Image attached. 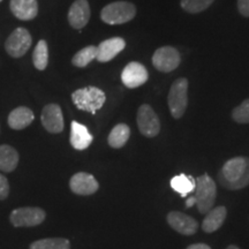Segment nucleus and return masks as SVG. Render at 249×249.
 Listing matches in <instances>:
<instances>
[{"mask_svg": "<svg viewBox=\"0 0 249 249\" xmlns=\"http://www.w3.org/2000/svg\"><path fill=\"white\" fill-rule=\"evenodd\" d=\"M218 181L229 191H239L249 185V157H233L218 173Z\"/></svg>", "mask_w": 249, "mask_h": 249, "instance_id": "obj_1", "label": "nucleus"}, {"mask_svg": "<svg viewBox=\"0 0 249 249\" xmlns=\"http://www.w3.org/2000/svg\"><path fill=\"white\" fill-rule=\"evenodd\" d=\"M71 101L79 110L96 114V112L101 110L105 104L107 96L97 87H86L71 93Z\"/></svg>", "mask_w": 249, "mask_h": 249, "instance_id": "obj_2", "label": "nucleus"}, {"mask_svg": "<svg viewBox=\"0 0 249 249\" xmlns=\"http://www.w3.org/2000/svg\"><path fill=\"white\" fill-rule=\"evenodd\" d=\"M216 183L207 173L195 180V204L200 213H208L213 209L216 201Z\"/></svg>", "mask_w": 249, "mask_h": 249, "instance_id": "obj_3", "label": "nucleus"}, {"mask_svg": "<svg viewBox=\"0 0 249 249\" xmlns=\"http://www.w3.org/2000/svg\"><path fill=\"white\" fill-rule=\"evenodd\" d=\"M136 15L135 5L128 1H114L105 6L101 12L103 22L116 26L132 21Z\"/></svg>", "mask_w": 249, "mask_h": 249, "instance_id": "obj_4", "label": "nucleus"}, {"mask_svg": "<svg viewBox=\"0 0 249 249\" xmlns=\"http://www.w3.org/2000/svg\"><path fill=\"white\" fill-rule=\"evenodd\" d=\"M167 104L174 119H180L187 110L188 105V80L180 77L171 86Z\"/></svg>", "mask_w": 249, "mask_h": 249, "instance_id": "obj_5", "label": "nucleus"}, {"mask_svg": "<svg viewBox=\"0 0 249 249\" xmlns=\"http://www.w3.org/2000/svg\"><path fill=\"white\" fill-rule=\"evenodd\" d=\"M45 217V211L40 208L24 207L12 211L9 220L15 227H33L44 222Z\"/></svg>", "mask_w": 249, "mask_h": 249, "instance_id": "obj_6", "label": "nucleus"}, {"mask_svg": "<svg viewBox=\"0 0 249 249\" xmlns=\"http://www.w3.org/2000/svg\"><path fill=\"white\" fill-rule=\"evenodd\" d=\"M33 44L30 33L26 28H17L5 42L6 52L13 58H21Z\"/></svg>", "mask_w": 249, "mask_h": 249, "instance_id": "obj_7", "label": "nucleus"}, {"mask_svg": "<svg viewBox=\"0 0 249 249\" xmlns=\"http://www.w3.org/2000/svg\"><path fill=\"white\" fill-rule=\"evenodd\" d=\"M180 61H181V58H180L178 50L170 45L157 49L152 55V65L156 70L161 73H170L177 70Z\"/></svg>", "mask_w": 249, "mask_h": 249, "instance_id": "obj_8", "label": "nucleus"}, {"mask_svg": "<svg viewBox=\"0 0 249 249\" xmlns=\"http://www.w3.org/2000/svg\"><path fill=\"white\" fill-rule=\"evenodd\" d=\"M138 127L141 134L145 138H155L160 132V121L150 105L143 104L139 107Z\"/></svg>", "mask_w": 249, "mask_h": 249, "instance_id": "obj_9", "label": "nucleus"}, {"mask_svg": "<svg viewBox=\"0 0 249 249\" xmlns=\"http://www.w3.org/2000/svg\"><path fill=\"white\" fill-rule=\"evenodd\" d=\"M149 79L147 68L138 61H132L127 64L121 73V81L124 87L129 89L139 88L144 85Z\"/></svg>", "mask_w": 249, "mask_h": 249, "instance_id": "obj_10", "label": "nucleus"}, {"mask_svg": "<svg viewBox=\"0 0 249 249\" xmlns=\"http://www.w3.org/2000/svg\"><path fill=\"white\" fill-rule=\"evenodd\" d=\"M43 127L51 134H59L64 130V116L61 107L58 104H48L43 107L40 114Z\"/></svg>", "mask_w": 249, "mask_h": 249, "instance_id": "obj_11", "label": "nucleus"}, {"mask_svg": "<svg viewBox=\"0 0 249 249\" xmlns=\"http://www.w3.org/2000/svg\"><path fill=\"white\" fill-rule=\"evenodd\" d=\"M166 219L169 225L180 234L193 235L198 229V224L194 218L179 211H171Z\"/></svg>", "mask_w": 249, "mask_h": 249, "instance_id": "obj_12", "label": "nucleus"}, {"mask_svg": "<svg viewBox=\"0 0 249 249\" xmlns=\"http://www.w3.org/2000/svg\"><path fill=\"white\" fill-rule=\"evenodd\" d=\"M90 5L88 0H75L68 11V22L74 29L81 30L90 20Z\"/></svg>", "mask_w": 249, "mask_h": 249, "instance_id": "obj_13", "label": "nucleus"}, {"mask_svg": "<svg viewBox=\"0 0 249 249\" xmlns=\"http://www.w3.org/2000/svg\"><path fill=\"white\" fill-rule=\"evenodd\" d=\"M71 191L77 195H91L98 191L99 185L92 174L79 172L70 180Z\"/></svg>", "mask_w": 249, "mask_h": 249, "instance_id": "obj_14", "label": "nucleus"}, {"mask_svg": "<svg viewBox=\"0 0 249 249\" xmlns=\"http://www.w3.org/2000/svg\"><path fill=\"white\" fill-rule=\"evenodd\" d=\"M124 48H126V42L121 37H112V38L105 39L97 46L96 59L99 62H108L116 58Z\"/></svg>", "mask_w": 249, "mask_h": 249, "instance_id": "obj_15", "label": "nucleus"}, {"mask_svg": "<svg viewBox=\"0 0 249 249\" xmlns=\"http://www.w3.org/2000/svg\"><path fill=\"white\" fill-rule=\"evenodd\" d=\"M9 8L18 20H34L38 14V2L37 0H11Z\"/></svg>", "mask_w": 249, "mask_h": 249, "instance_id": "obj_16", "label": "nucleus"}, {"mask_svg": "<svg viewBox=\"0 0 249 249\" xmlns=\"http://www.w3.org/2000/svg\"><path fill=\"white\" fill-rule=\"evenodd\" d=\"M92 135L85 124L71 121V144L76 150H86L92 143Z\"/></svg>", "mask_w": 249, "mask_h": 249, "instance_id": "obj_17", "label": "nucleus"}, {"mask_svg": "<svg viewBox=\"0 0 249 249\" xmlns=\"http://www.w3.org/2000/svg\"><path fill=\"white\" fill-rule=\"evenodd\" d=\"M34 119H35V116L29 107H18L9 113L7 123L12 129L21 130L27 128L33 123Z\"/></svg>", "mask_w": 249, "mask_h": 249, "instance_id": "obj_18", "label": "nucleus"}, {"mask_svg": "<svg viewBox=\"0 0 249 249\" xmlns=\"http://www.w3.org/2000/svg\"><path fill=\"white\" fill-rule=\"evenodd\" d=\"M227 210L225 207L219 205V207L213 208L209 213L205 214V218L202 223V230L205 233H213L219 230L226 219Z\"/></svg>", "mask_w": 249, "mask_h": 249, "instance_id": "obj_19", "label": "nucleus"}, {"mask_svg": "<svg viewBox=\"0 0 249 249\" xmlns=\"http://www.w3.org/2000/svg\"><path fill=\"white\" fill-rule=\"evenodd\" d=\"M20 156L17 149L8 144L0 145V171L13 172L17 169Z\"/></svg>", "mask_w": 249, "mask_h": 249, "instance_id": "obj_20", "label": "nucleus"}, {"mask_svg": "<svg viewBox=\"0 0 249 249\" xmlns=\"http://www.w3.org/2000/svg\"><path fill=\"white\" fill-rule=\"evenodd\" d=\"M130 136V128L126 124H118L108 134V145L113 149H120L126 144Z\"/></svg>", "mask_w": 249, "mask_h": 249, "instance_id": "obj_21", "label": "nucleus"}, {"mask_svg": "<svg viewBox=\"0 0 249 249\" xmlns=\"http://www.w3.org/2000/svg\"><path fill=\"white\" fill-rule=\"evenodd\" d=\"M171 188L174 192L179 193L182 197H185L188 194L194 192L195 188V179L191 176H186V174H179V176L173 177L171 179Z\"/></svg>", "mask_w": 249, "mask_h": 249, "instance_id": "obj_22", "label": "nucleus"}, {"mask_svg": "<svg viewBox=\"0 0 249 249\" xmlns=\"http://www.w3.org/2000/svg\"><path fill=\"white\" fill-rule=\"evenodd\" d=\"M33 62L36 70L44 71L49 64V48L48 43L44 39H40L37 43L33 53Z\"/></svg>", "mask_w": 249, "mask_h": 249, "instance_id": "obj_23", "label": "nucleus"}, {"mask_svg": "<svg viewBox=\"0 0 249 249\" xmlns=\"http://www.w3.org/2000/svg\"><path fill=\"white\" fill-rule=\"evenodd\" d=\"M96 55H97V46L89 45L80 50L74 54L73 59H71V64L75 67H87L92 60H95Z\"/></svg>", "mask_w": 249, "mask_h": 249, "instance_id": "obj_24", "label": "nucleus"}, {"mask_svg": "<svg viewBox=\"0 0 249 249\" xmlns=\"http://www.w3.org/2000/svg\"><path fill=\"white\" fill-rule=\"evenodd\" d=\"M29 249H71V242L64 238H48L34 241Z\"/></svg>", "mask_w": 249, "mask_h": 249, "instance_id": "obj_25", "label": "nucleus"}, {"mask_svg": "<svg viewBox=\"0 0 249 249\" xmlns=\"http://www.w3.org/2000/svg\"><path fill=\"white\" fill-rule=\"evenodd\" d=\"M213 1L214 0H181L180 5L187 13L196 14L209 8Z\"/></svg>", "mask_w": 249, "mask_h": 249, "instance_id": "obj_26", "label": "nucleus"}, {"mask_svg": "<svg viewBox=\"0 0 249 249\" xmlns=\"http://www.w3.org/2000/svg\"><path fill=\"white\" fill-rule=\"evenodd\" d=\"M232 119L238 124H249V98L245 99L239 107L233 108Z\"/></svg>", "mask_w": 249, "mask_h": 249, "instance_id": "obj_27", "label": "nucleus"}, {"mask_svg": "<svg viewBox=\"0 0 249 249\" xmlns=\"http://www.w3.org/2000/svg\"><path fill=\"white\" fill-rule=\"evenodd\" d=\"M9 195V182L7 178L0 174V201H4Z\"/></svg>", "mask_w": 249, "mask_h": 249, "instance_id": "obj_28", "label": "nucleus"}, {"mask_svg": "<svg viewBox=\"0 0 249 249\" xmlns=\"http://www.w3.org/2000/svg\"><path fill=\"white\" fill-rule=\"evenodd\" d=\"M238 11L242 17L249 18V0H238Z\"/></svg>", "mask_w": 249, "mask_h": 249, "instance_id": "obj_29", "label": "nucleus"}, {"mask_svg": "<svg viewBox=\"0 0 249 249\" xmlns=\"http://www.w3.org/2000/svg\"><path fill=\"white\" fill-rule=\"evenodd\" d=\"M187 249H211V248L210 246L205 244H194L189 246V247H187Z\"/></svg>", "mask_w": 249, "mask_h": 249, "instance_id": "obj_30", "label": "nucleus"}, {"mask_svg": "<svg viewBox=\"0 0 249 249\" xmlns=\"http://www.w3.org/2000/svg\"><path fill=\"white\" fill-rule=\"evenodd\" d=\"M194 204H195V197H194V196H192V197H189L188 200L186 201V208H191Z\"/></svg>", "mask_w": 249, "mask_h": 249, "instance_id": "obj_31", "label": "nucleus"}, {"mask_svg": "<svg viewBox=\"0 0 249 249\" xmlns=\"http://www.w3.org/2000/svg\"><path fill=\"white\" fill-rule=\"evenodd\" d=\"M226 249H240V248L236 247V246H234V245H231V246H229Z\"/></svg>", "mask_w": 249, "mask_h": 249, "instance_id": "obj_32", "label": "nucleus"}, {"mask_svg": "<svg viewBox=\"0 0 249 249\" xmlns=\"http://www.w3.org/2000/svg\"><path fill=\"white\" fill-rule=\"evenodd\" d=\"M2 1V0H0V2H1Z\"/></svg>", "mask_w": 249, "mask_h": 249, "instance_id": "obj_33", "label": "nucleus"}]
</instances>
